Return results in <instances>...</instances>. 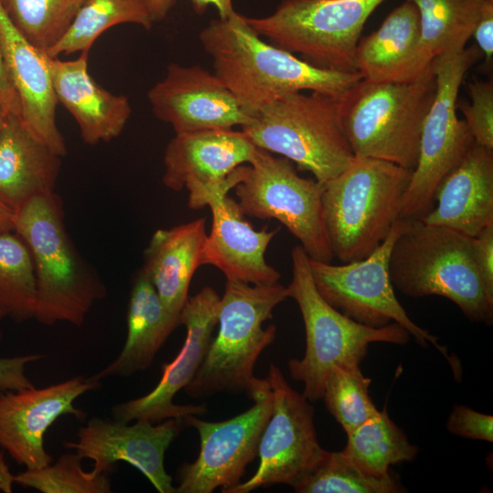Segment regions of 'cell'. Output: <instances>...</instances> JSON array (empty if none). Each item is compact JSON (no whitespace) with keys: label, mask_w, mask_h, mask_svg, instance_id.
Returning a JSON list of instances; mask_svg holds the SVG:
<instances>
[{"label":"cell","mask_w":493,"mask_h":493,"mask_svg":"<svg viewBox=\"0 0 493 493\" xmlns=\"http://www.w3.org/2000/svg\"><path fill=\"white\" fill-rule=\"evenodd\" d=\"M214 74L251 115L293 92H319L340 100L359 80V71L317 67L263 40L246 16L235 12L212 20L199 34Z\"/></svg>","instance_id":"1"},{"label":"cell","mask_w":493,"mask_h":493,"mask_svg":"<svg viewBox=\"0 0 493 493\" xmlns=\"http://www.w3.org/2000/svg\"><path fill=\"white\" fill-rule=\"evenodd\" d=\"M14 231L28 247L34 264V319L47 326L59 321L81 326L107 290L68 234L61 198L53 192L26 202L16 210Z\"/></svg>","instance_id":"2"},{"label":"cell","mask_w":493,"mask_h":493,"mask_svg":"<svg viewBox=\"0 0 493 493\" xmlns=\"http://www.w3.org/2000/svg\"><path fill=\"white\" fill-rule=\"evenodd\" d=\"M288 298L279 283L252 285L226 280L220 297L218 332L193 380L187 395L203 398L223 392H244L253 401L268 390L265 379L254 374L262 351L276 338L277 328L264 322L274 309Z\"/></svg>","instance_id":"3"},{"label":"cell","mask_w":493,"mask_h":493,"mask_svg":"<svg viewBox=\"0 0 493 493\" xmlns=\"http://www.w3.org/2000/svg\"><path fill=\"white\" fill-rule=\"evenodd\" d=\"M472 244L473 237L456 230L409 219L391 251L393 288L413 298L444 297L469 320L491 326L493 292L477 272Z\"/></svg>","instance_id":"4"},{"label":"cell","mask_w":493,"mask_h":493,"mask_svg":"<svg viewBox=\"0 0 493 493\" xmlns=\"http://www.w3.org/2000/svg\"><path fill=\"white\" fill-rule=\"evenodd\" d=\"M435 93L431 66L411 80L356 82L340 99L343 130L354 155L414 171Z\"/></svg>","instance_id":"5"},{"label":"cell","mask_w":493,"mask_h":493,"mask_svg":"<svg viewBox=\"0 0 493 493\" xmlns=\"http://www.w3.org/2000/svg\"><path fill=\"white\" fill-rule=\"evenodd\" d=\"M412 170L356 157L326 182L322 194L325 226L333 257L343 263L373 252L401 218Z\"/></svg>","instance_id":"6"},{"label":"cell","mask_w":493,"mask_h":493,"mask_svg":"<svg viewBox=\"0 0 493 493\" xmlns=\"http://www.w3.org/2000/svg\"><path fill=\"white\" fill-rule=\"evenodd\" d=\"M292 279L287 287L288 298L298 304L306 333L301 359H290L291 378L303 383L302 394L310 402L322 399L324 385L336 365L360 364L369 345L385 342L404 345L410 333L396 322L372 328L359 323L330 306L313 282L309 258L300 245L291 250Z\"/></svg>","instance_id":"7"},{"label":"cell","mask_w":493,"mask_h":493,"mask_svg":"<svg viewBox=\"0 0 493 493\" xmlns=\"http://www.w3.org/2000/svg\"><path fill=\"white\" fill-rule=\"evenodd\" d=\"M257 148L277 153L325 184L354 160L340 100L319 92L286 94L241 127Z\"/></svg>","instance_id":"8"},{"label":"cell","mask_w":493,"mask_h":493,"mask_svg":"<svg viewBox=\"0 0 493 493\" xmlns=\"http://www.w3.org/2000/svg\"><path fill=\"white\" fill-rule=\"evenodd\" d=\"M481 58L480 49L472 46L432 61L435 93L424 121L418 161L403 198L401 217H425L435 205L438 185L475 142L466 121L457 117L456 103L466 73Z\"/></svg>","instance_id":"9"},{"label":"cell","mask_w":493,"mask_h":493,"mask_svg":"<svg viewBox=\"0 0 493 493\" xmlns=\"http://www.w3.org/2000/svg\"><path fill=\"white\" fill-rule=\"evenodd\" d=\"M383 1L283 0L271 15L246 19L260 37L317 67L357 71L364 24Z\"/></svg>","instance_id":"10"},{"label":"cell","mask_w":493,"mask_h":493,"mask_svg":"<svg viewBox=\"0 0 493 493\" xmlns=\"http://www.w3.org/2000/svg\"><path fill=\"white\" fill-rule=\"evenodd\" d=\"M234 189L245 215L278 220L300 242L309 259L331 262L323 184L301 177L287 158L256 147L246 176Z\"/></svg>","instance_id":"11"},{"label":"cell","mask_w":493,"mask_h":493,"mask_svg":"<svg viewBox=\"0 0 493 493\" xmlns=\"http://www.w3.org/2000/svg\"><path fill=\"white\" fill-rule=\"evenodd\" d=\"M408 225L409 219L399 218L385 240L361 260L332 265L309 259L311 277L320 296L337 310L372 328L396 322L420 346L434 345L456 370L455 361L449 358L446 347L438 343V337L414 323L394 294L389 271L390 256L396 238Z\"/></svg>","instance_id":"12"},{"label":"cell","mask_w":493,"mask_h":493,"mask_svg":"<svg viewBox=\"0 0 493 493\" xmlns=\"http://www.w3.org/2000/svg\"><path fill=\"white\" fill-rule=\"evenodd\" d=\"M266 380L273 410L259 441L258 466L254 475L231 493H248L277 484L293 488L320 464L327 453L318 441L310 401L288 384L275 364H270Z\"/></svg>","instance_id":"13"},{"label":"cell","mask_w":493,"mask_h":493,"mask_svg":"<svg viewBox=\"0 0 493 493\" xmlns=\"http://www.w3.org/2000/svg\"><path fill=\"white\" fill-rule=\"evenodd\" d=\"M244 413L221 422H208L191 414L184 425L197 430L200 450L192 463L177 472L174 493H212L220 488L231 493L243 477L246 467L257 456L262 433L272 414L273 398L268 390Z\"/></svg>","instance_id":"14"},{"label":"cell","mask_w":493,"mask_h":493,"mask_svg":"<svg viewBox=\"0 0 493 493\" xmlns=\"http://www.w3.org/2000/svg\"><path fill=\"white\" fill-rule=\"evenodd\" d=\"M256 146L245 132L211 129L175 133L163 155V184L189 192L188 206H206L215 192H228L246 176Z\"/></svg>","instance_id":"15"},{"label":"cell","mask_w":493,"mask_h":493,"mask_svg":"<svg viewBox=\"0 0 493 493\" xmlns=\"http://www.w3.org/2000/svg\"><path fill=\"white\" fill-rule=\"evenodd\" d=\"M219 303L220 296L211 287L188 297L179 316L186 330L182 349L173 361L163 365L161 380L150 393L111 408L114 420L159 423L174 418L184 423L188 415L206 413L205 404H176L173 398L193 380L206 355L217 325Z\"/></svg>","instance_id":"16"},{"label":"cell","mask_w":493,"mask_h":493,"mask_svg":"<svg viewBox=\"0 0 493 493\" xmlns=\"http://www.w3.org/2000/svg\"><path fill=\"white\" fill-rule=\"evenodd\" d=\"M100 387L93 375H78L43 388L0 391L1 448L26 469L49 465L53 458L45 449V434L63 415L83 420L86 413L74 402Z\"/></svg>","instance_id":"17"},{"label":"cell","mask_w":493,"mask_h":493,"mask_svg":"<svg viewBox=\"0 0 493 493\" xmlns=\"http://www.w3.org/2000/svg\"><path fill=\"white\" fill-rule=\"evenodd\" d=\"M184 424L169 418L162 423L92 417L79 427L76 441L63 446L94 461L93 470L111 474L120 461L137 468L160 493H174L173 478L164 467V455Z\"/></svg>","instance_id":"18"},{"label":"cell","mask_w":493,"mask_h":493,"mask_svg":"<svg viewBox=\"0 0 493 493\" xmlns=\"http://www.w3.org/2000/svg\"><path fill=\"white\" fill-rule=\"evenodd\" d=\"M147 96L155 117L175 133L243 127L253 119L214 72L200 66L169 64Z\"/></svg>","instance_id":"19"},{"label":"cell","mask_w":493,"mask_h":493,"mask_svg":"<svg viewBox=\"0 0 493 493\" xmlns=\"http://www.w3.org/2000/svg\"><path fill=\"white\" fill-rule=\"evenodd\" d=\"M0 54L18 98L22 120L39 140L63 157L67 146L56 121L58 101L52 82L50 57L15 28L1 5Z\"/></svg>","instance_id":"20"},{"label":"cell","mask_w":493,"mask_h":493,"mask_svg":"<svg viewBox=\"0 0 493 493\" xmlns=\"http://www.w3.org/2000/svg\"><path fill=\"white\" fill-rule=\"evenodd\" d=\"M206 206L213 220L203 248L202 265L217 267L226 280L252 285L278 283L281 275L267 264L265 253L279 228L255 230L228 193H216Z\"/></svg>","instance_id":"21"},{"label":"cell","mask_w":493,"mask_h":493,"mask_svg":"<svg viewBox=\"0 0 493 493\" xmlns=\"http://www.w3.org/2000/svg\"><path fill=\"white\" fill-rule=\"evenodd\" d=\"M471 237L493 224V150L473 142L442 180L433 209L422 219Z\"/></svg>","instance_id":"22"},{"label":"cell","mask_w":493,"mask_h":493,"mask_svg":"<svg viewBox=\"0 0 493 493\" xmlns=\"http://www.w3.org/2000/svg\"><path fill=\"white\" fill-rule=\"evenodd\" d=\"M89 51L78 58H49L55 94L78 123L83 142L95 145L117 138L123 131L131 106L124 95L103 89L88 70Z\"/></svg>","instance_id":"23"},{"label":"cell","mask_w":493,"mask_h":493,"mask_svg":"<svg viewBox=\"0 0 493 493\" xmlns=\"http://www.w3.org/2000/svg\"><path fill=\"white\" fill-rule=\"evenodd\" d=\"M60 159L20 115L8 114L0 133V198L16 212L31 198L55 192Z\"/></svg>","instance_id":"24"},{"label":"cell","mask_w":493,"mask_h":493,"mask_svg":"<svg viewBox=\"0 0 493 493\" xmlns=\"http://www.w3.org/2000/svg\"><path fill=\"white\" fill-rule=\"evenodd\" d=\"M206 236L205 218L201 217L156 230L144 250L142 270L173 315L180 316L189 297L193 276L202 266Z\"/></svg>","instance_id":"25"},{"label":"cell","mask_w":493,"mask_h":493,"mask_svg":"<svg viewBox=\"0 0 493 493\" xmlns=\"http://www.w3.org/2000/svg\"><path fill=\"white\" fill-rule=\"evenodd\" d=\"M181 325L171 314L142 268L136 273L127 308V336L120 354L93 376L127 377L148 369L170 334Z\"/></svg>","instance_id":"26"},{"label":"cell","mask_w":493,"mask_h":493,"mask_svg":"<svg viewBox=\"0 0 493 493\" xmlns=\"http://www.w3.org/2000/svg\"><path fill=\"white\" fill-rule=\"evenodd\" d=\"M420 35V17L408 0L393 9L380 27L359 40L354 58L362 79L404 81Z\"/></svg>","instance_id":"27"},{"label":"cell","mask_w":493,"mask_h":493,"mask_svg":"<svg viewBox=\"0 0 493 493\" xmlns=\"http://www.w3.org/2000/svg\"><path fill=\"white\" fill-rule=\"evenodd\" d=\"M420 17V35L404 80L417 78L432 61L466 47L485 0H408Z\"/></svg>","instance_id":"28"},{"label":"cell","mask_w":493,"mask_h":493,"mask_svg":"<svg viewBox=\"0 0 493 493\" xmlns=\"http://www.w3.org/2000/svg\"><path fill=\"white\" fill-rule=\"evenodd\" d=\"M341 452L365 475L387 477L392 465L413 461L418 448L390 418L386 409L378 411L347 435Z\"/></svg>","instance_id":"29"},{"label":"cell","mask_w":493,"mask_h":493,"mask_svg":"<svg viewBox=\"0 0 493 493\" xmlns=\"http://www.w3.org/2000/svg\"><path fill=\"white\" fill-rule=\"evenodd\" d=\"M131 23L150 29L153 24L144 0H83L71 25L47 54L89 51L95 40L114 26Z\"/></svg>","instance_id":"30"},{"label":"cell","mask_w":493,"mask_h":493,"mask_svg":"<svg viewBox=\"0 0 493 493\" xmlns=\"http://www.w3.org/2000/svg\"><path fill=\"white\" fill-rule=\"evenodd\" d=\"M37 288L28 247L15 231L0 233V310L16 322L34 318Z\"/></svg>","instance_id":"31"},{"label":"cell","mask_w":493,"mask_h":493,"mask_svg":"<svg viewBox=\"0 0 493 493\" xmlns=\"http://www.w3.org/2000/svg\"><path fill=\"white\" fill-rule=\"evenodd\" d=\"M83 0H0L15 28L46 53L65 35Z\"/></svg>","instance_id":"32"},{"label":"cell","mask_w":493,"mask_h":493,"mask_svg":"<svg viewBox=\"0 0 493 493\" xmlns=\"http://www.w3.org/2000/svg\"><path fill=\"white\" fill-rule=\"evenodd\" d=\"M359 365H336L324 385L322 399L346 435L379 411L369 395L372 380Z\"/></svg>","instance_id":"33"},{"label":"cell","mask_w":493,"mask_h":493,"mask_svg":"<svg viewBox=\"0 0 493 493\" xmlns=\"http://www.w3.org/2000/svg\"><path fill=\"white\" fill-rule=\"evenodd\" d=\"M298 493H395L403 487L390 475L373 477L361 471L341 451H327L320 464L293 487Z\"/></svg>","instance_id":"34"},{"label":"cell","mask_w":493,"mask_h":493,"mask_svg":"<svg viewBox=\"0 0 493 493\" xmlns=\"http://www.w3.org/2000/svg\"><path fill=\"white\" fill-rule=\"evenodd\" d=\"M82 459L76 452L64 454L54 464L15 475V483L42 493L111 492L110 474L84 471Z\"/></svg>","instance_id":"35"},{"label":"cell","mask_w":493,"mask_h":493,"mask_svg":"<svg viewBox=\"0 0 493 493\" xmlns=\"http://www.w3.org/2000/svg\"><path fill=\"white\" fill-rule=\"evenodd\" d=\"M470 102L457 100L475 142L493 150V82L474 79L468 83Z\"/></svg>","instance_id":"36"},{"label":"cell","mask_w":493,"mask_h":493,"mask_svg":"<svg viewBox=\"0 0 493 493\" xmlns=\"http://www.w3.org/2000/svg\"><path fill=\"white\" fill-rule=\"evenodd\" d=\"M446 427L451 434L463 438L493 441V416L466 405H454Z\"/></svg>","instance_id":"37"},{"label":"cell","mask_w":493,"mask_h":493,"mask_svg":"<svg viewBox=\"0 0 493 493\" xmlns=\"http://www.w3.org/2000/svg\"><path fill=\"white\" fill-rule=\"evenodd\" d=\"M42 358L40 354L0 358V391H16L35 386L26 374V367Z\"/></svg>","instance_id":"38"},{"label":"cell","mask_w":493,"mask_h":493,"mask_svg":"<svg viewBox=\"0 0 493 493\" xmlns=\"http://www.w3.org/2000/svg\"><path fill=\"white\" fill-rule=\"evenodd\" d=\"M472 253L481 279L493 292V224L473 237Z\"/></svg>","instance_id":"39"},{"label":"cell","mask_w":493,"mask_h":493,"mask_svg":"<svg viewBox=\"0 0 493 493\" xmlns=\"http://www.w3.org/2000/svg\"><path fill=\"white\" fill-rule=\"evenodd\" d=\"M472 36L486 63L490 64L493 57V0H485Z\"/></svg>","instance_id":"40"},{"label":"cell","mask_w":493,"mask_h":493,"mask_svg":"<svg viewBox=\"0 0 493 493\" xmlns=\"http://www.w3.org/2000/svg\"><path fill=\"white\" fill-rule=\"evenodd\" d=\"M0 105L6 114L21 115L17 95L8 79L0 54Z\"/></svg>","instance_id":"41"},{"label":"cell","mask_w":493,"mask_h":493,"mask_svg":"<svg viewBox=\"0 0 493 493\" xmlns=\"http://www.w3.org/2000/svg\"><path fill=\"white\" fill-rule=\"evenodd\" d=\"M194 11L197 14H203L209 5L215 6L220 19H226L232 16L236 11L233 7L232 0H190Z\"/></svg>","instance_id":"42"},{"label":"cell","mask_w":493,"mask_h":493,"mask_svg":"<svg viewBox=\"0 0 493 493\" xmlns=\"http://www.w3.org/2000/svg\"><path fill=\"white\" fill-rule=\"evenodd\" d=\"M152 22L163 20L175 4V0H144Z\"/></svg>","instance_id":"43"},{"label":"cell","mask_w":493,"mask_h":493,"mask_svg":"<svg viewBox=\"0 0 493 493\" xmlns=\"http://www.w3.org/2000/svg\"><path fill=\"white\" fill-rule=\"evenodd\" d=\"M15 483V475H13L5 460L4 451H0V491L11 493Z\"/></svg>","instance_id":"44"},{"label":"cell","mask_w":493,"mask_h":493,"mask_svg":"<svg viewBox=\"0 0 493 493\" xmlns=\"http://www.w3.org/2000/svg\"><path fill=\"white\" fill-rule=\"evenodd\" d=\"M16 212L0 198V233L14 231Z\"/></svg>","instance_id":"45"},{"label":"cell","mask_w":493,"mask_h":493,"mask_svg":"<svg viewBox=\"0 0 493 493\" xmlns=\"http://www.w3.org/2000/svg\"><path fill=\"white\" fill-rule=\"evenodd\" d=\"M6 118H7V114L5 112L2 106L0 105V133L5 126Z\"/></svg>","instance_id":"46"},{"label":"cell","mask_w":493,"mask_h":493,"mask_svg":"<svg viewBox=\"0 0 493 493\" xmlns=\"http://www.w3.org/2000/svg\"><path fill=\"white\" fill-rule=\"evenodd\" d=\"M4 317H5V315L0 310V323ZM1 339H2V331H1V325H0V341Z\"/></svg>","instance_id":"47"}]
</instances>
